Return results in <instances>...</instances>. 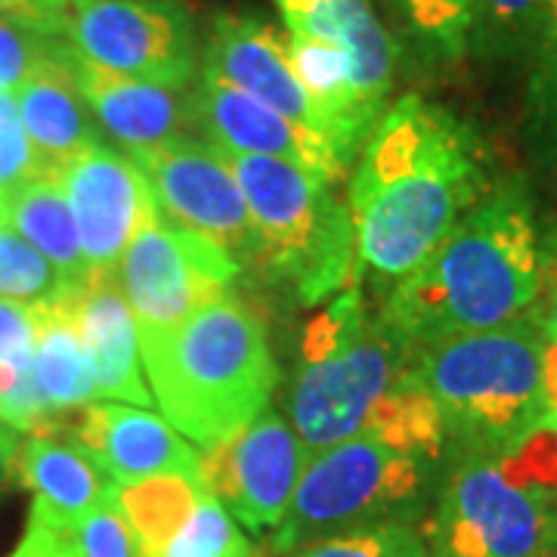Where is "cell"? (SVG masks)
I'll use <instances>...</instances> for the list:
<instances>
[{"mask_svg":"<svg viewBox=\"0 0 557 557\" xmlns=\"http://www.w3.org/2000/svg\"><path fill=\"white\" fill-rule=\"evenodd\" d=\"M486 193L478 131L421 94L399 97L362 146L350 183L357 258L381 278H406Z\"/></svg>","mask_w":557,"mask_h":557,"instance_id":"1","label":"cell"},{"mask_svg":"<svg viewBox=\"0 0 557 557\" xmlns=\"http://www.w3.org/2000/svg\"><path fill=\"white\" fill-rule=\"evenodd\" d=\"M539 226L523 180L486 189L416 273L399 278L381 322L416 357L440 341L498 329L533 313Z\"/></svg>","mask_w":557,"mask_h":557,"instance_id":"2","label":"cell"},{"mask_svg":"<svg viewBox=\"0 0 557 557\" xmlns=\"http://www.w3.org/2000/svg\"><path fill=\"white\" fill-rule=\"evenodd\" d=\"M152 399L196 446H218L258 418L276 394L267 325L245 298L226 295L168 329H139Z\"/></svg>","mask_w":557,"mask_h":557,"instance_id":"3","label":"cell"},{"mask_svg":"<svg viewBox=\"0 0 557 557\" xmlns=\"http://www.w3.org/2000/svg\"><path fill=\"white\" fill-rule=\"evenodd\" d=\"M545 335L533 317L418 350L412 375L458 456H505L545 421Z\"/></svg>","mask_w":557,"mask_h":557,"instance_id":"4","label":"cell"},{"mask_svg":"<svg viewBox=\"0 0 557 557\" xmlns=\"http://www.w3.org/2000/svg\"><path fill=\"white\" fill-rule=\"evenodd\" d=\"M409 354L366 307L359 285L319 313L300 341L298 375L288 391V424L310 456L357 437L379 403L409 369Z\"/></svg>","mask_w":557,"mask_h":557,"instance_id":"5","label":"cell"},{"mask_svg":"<svg viewBox=\"0 0 557 557\" xmlns=\"http://www.w3.org/2000/svg\"><path fill=\"white\" fill-rule=\"evenodd\" d=\"M214 146V143H211ZM263 242V270L285 278L304 304L335 295L354 278L357 236L350 208L332 183L295 161L223 152Z\"/></svg>","mask_w":557,"mask_h":557,"instance_id":"6","label":"cell"},{"mask_svg":"<svg viewBox=\"0 0 557 557\" xmlns=\"http://www.w3.org/2000/svg\"><path fill=\"white\" fill-rule=\"evenodd\" d=\"M428 458L357 434L307 458L298 490L267 555L282 557L319 539L399 520L421 490Z\"/></svg>","mask_w":557,"mask_h":557,"instance_id":"7","label":"cell"},{"mask_svg":"<svg viewBox=\"0 0 557 557\" xmlns=\"http://www.w3.org/2000/svg\"><path fill=\"white\" fill-rule=\"evenodd\" d=\"M421 539L428 557H557V502L505 456H458Z\"/></svg>","mask_w":557,"mask_h":557,"instance_id":"8","label":"cell"},{"mask_svg":"<svg viewBox=\"0 0 557 557\" xmlns=\"http://www.w3.org/2000/svg\"><path fill=\"white\" fill-rule=\"evenodd\" d=\"M62 38L78 60L121 78L189 87L201 69L183 0H72Z\"/></svg>","mask_w":557,"mask_h":557,"instance_id":"9","label":"cell"},{"mask_svg":"<svg viewBox=\"0 0 557 557\" xmlns=\"http://www.w3.org/2000/svg\"><path fill=\"white\" fill-rule=\"evenodd\" d=\"M127 156L149 180L164 223L218 242L239 260L242 270L263 267V242L255 230L242 186L218 146L208 139L180 137Z\"/></svg>","mask_w":557,"mask_h":557,"instance_id":"10","label":"cell"},{"mask_svg":"<svg viewBox=\"0 0 557 557\" xmlns=\"http://www.w3.org/2000/svg\"><path fill=\"white\" fill-rule=\"evenodd\" d=\"M239 273V260L218 242L159 218L127 245L115 282L139 329H168L226 298Z\"/></svg>","mask_w":557,"mask_h":557,"instance_id":"11","label":"cell"},{"mask_svg":"<svg viewBox=\"0 0 557 557\" xmlns=\"http://www.w3.org/2000/svg\"><path fill=\"white\" fill-rule=\"evenodd\" d=\"M310 453L270 406L201 456V483L245 530H273L285 518Z\"/></svg>","mask_w":557,"mask_h":557,"instance_id":"12","label":"cell"},{"mask_svg":"<svg viewBox=\"0 0 557 557\" xmlns=\"http://www.w3.org/2000/svg\"><path fill=\"white\" fill-rule=\"evenodd\" d=\"M62 193L78 226L81 255L90 276H115L127 245L143 226L159 220L149 180L127 152L109 146L87 149L57 168Z\"/></svg>","mask_w":557,"mask_h":557,"instance_id":"13","label":"cell"},{"mask_svg":"<svg viewBox=\"0 0 557 557\" xmlns=\"http://www.w3.org/2000/svg\"><path fill=\"white\" fill-rule=\"evenodd\" d=\"M199 72H208L223 84L255 97L304 134L332 146L317 102L307 97L288 62V35H282L276 25L248 13H218L201 47Z\"/></svg>","mask_w":557,"mask_h":557,"instance_id":"14","label":"cell"},{"mask_svg":"<svg viewBox=\"0 0 557 557\" xmlns=\"http://www.w3.org/2000/svg\"><path fill=\"white\" fill-rule=\"evenodd\" d=\"M72 437L90 453L115 486L180 474L201 480V453L168 418L143 406L90 403L69 421Z\"/></svg>","mask_w":557,"mask_h":557,"instance_id":"15","label":"cell"},{"mask_svg":"<svg viewBox=\"0 0 557 557\" xmlns=\"http://www.w3.org/2000/svg\"><path fill=\"white\" fill-rule=\"evenodd\" d=\"M193 102H196L199 131L208 137V143H214L223 152L295 161L329 183H338L347 171V164L335 156L329 143L304 134L270 106L223 84L208 72H199Z\"/></svg>","mask_w":557,"mask_h":557,"instance_id":"16","label":"cell"},{"mask_svg":"<svg viewBox=\"0 0 557 557\" xmlns=\"http://www.w3.org/2000/svg\"><path fill=\"white\" fill-rule=\"evenodd\" d=\"M288 35L338 44L354 65V90L362 112L379 124L394 90L399 47L372 0H276Z\"/></svg>","mask_w":557,"mask_h":557,"instance_id":"17","label":"cell"},{"mask_svg":"<svg viewBox=\"0 0 557 557\" xmlns=\"http://www.w3.org/2000/svg\"><path fill=\"white\" fill-rule=\"evenodd\" d=\"M69 72L94 119L124 152L156 149L196 131V102L189 87L109 75L78 60L69 47Z\"/></svg>","mask_w":557,"mask_h":557,"instance_id":"18","label":"cell"},{"mask_svg":"<svg viewBox=\"0 0 557 557\" xmlns=\"http://www.w3.org/2000/svg\"><path fill=\"white\" fill-rule=\"evenodd\" d=\"M75 325L90 359L97 397L149 409L156 399L139 366V332L131 304L121 295L115 276H90L69 292Z\"/></svg>","mask_w":557,"mask_h":557,"instance_id":"19","label":"cell"},{"mask_svg":"<svg viewBox=\"0 0 557 557\" xmlns=\"http://www.w3.org/2000/svg\"><path fill=\"white\" fill-rule=\"evenodd\" d=\"M16 474L32 490L35 518L60 530H75L90 511L115 496V483L75 437L35 434L25 437L16 458Z\"/></svg>","mask_w":557,"mask_h":557,"instance_id":"20","label":"cell"},{"mask_svg":"<svg viewBox=\"0 0 557 557\" xmlns=\"http://www.w3.org/2000/svg\"><path fill=\"white\" fill-rule=\"evenodd\" d=\"M65 53H69V44L60 60L44 65L35 78L25 81L13 94L28 143L35 146L50 177L69 159H75L87 149L106 146L100 124L69 72Z\"/></svg>","mask_w":557,"mask_h":557,"instance_id":"21","label":"cell"},{"mask_svg":"<svg viewBox=\"0 0 557 557\" xmlns=\"http://www.w3.org/2000/svg\"><path fill=\"white\" fill-rule=\"evenodd\" d=\"M3 223L28 242L38 255L53 263L72 288L87 282V263L81 255L78 226L72 205L57 177H38L22 183L10 196L0 199Z\"/></svg>","mask_w":557,"mask_h":557,"instance_id":"22","label":"cell"},{"mask_svg":"<svg viewBox=\"0 0 557 557\" xmlns=\"http://www.w3.org/2000/svg\"><path fill=\"white\" fill-rule=\"evenodd\" d=\"M32 375L38 381L40 394L47 397V403L62 416L100 399L69 295L35 304V366H32Z\"/></svg>","mask_w":557,"mask_h":557,"instance_id":"23","label":"cell"},{"mask_svg":"<svg viewBox=\"0 0 557 557\" xmlns=\"http://www.w3.org/2000/svg\"><path fill=\"white\" fill-rule=\"evenodd\" d=\"M381 22L418 60L449 65L474 50V0H372Z\"/></svg>","mask_w":557,"mask_h":557,"instance_id":"24","label":"cell"},{"mask_svg":"<svg viewBox=\"0 0 557 557\" xmlns=\"http://www.w3.org/2000/svg\"><path fill=\"white\" fill-rule=\"evenodd\" d=\"M205 493L208 490L199 478L164 474V478L139 480L131 486H115V505L131 523L139 552L146 557L174 539Z\"/></svg>","mask_w":557,"mask_h":557,"instance_id":"25","label":"cell"},{"mask_svg":"<svg viewBox=\"0 0 557 557\" xmlns=\"http://www.w3.org/2000/svg\"><path fill=\"white\" fill-rule=\"evenodd\" d=\"M474 50L486 57H523L542 35V0H474Z\"/></svg>","mask_w":557,"mask_h":557,"instance_id":"26","label":"cell"},{"mask_svg":"<svg viewBox=\"0 0 557 557\" xmlns=\"http://www.w3.org/2000/svg\"><path fill=\"white\" fill-rule=\"evenodd\" d=\"M146 557H255V548L233 523V515L205 493L174 539Z\"/></svg>","mask_w":557,"mask_h":557,"instance_id":"27","label":"cell"},{"mask_svg":"<svg viewBox=\"0 0 557 557\" xmlns=\"http://www.w3.org/2000/svg\"><path fill=\"white\" fill-rule=\"evenodd\" d=\"M72 285L53 270V263L38 255L28 242L0 223V298L40 304L65 298Z\"/></svg>","mask_w":557,"mask_h":557,"instance_id":"28","label":"cell"},{"mask_svg":"<svg viewBox=\"0 0 557 557\" xmlns=\"http://www.w3.org/2000/svg\"><path fill=\"white\" fill-rule=\"evenodd\" d=\"M65 50V38L35 22L0 13V94H16L44 65L57 62Z\"/></svg>","mask_w":557,"mask_h":557,"instance_id":"29","label":"cell"},{"mask_svg":"<svg viewBox=\"0 0 557 557\" xmlns=\"http://www.w3.org/2000/svg\"><path fill=\"white\" fill-rule=\"evenodd\" d=\"M282 557H428V548L406 520H387L319 539Z\"/></svg>","mask_w":557,"mask_h":557,"instance_id":"30","label":"cell"},{"mask_svg":"<svg viewBox=\"0 0 557 557\" xmlns=\"http://www.w3.org/2000/svg\"><path fill=\"white\" fill-rule=\"evenodd\" d=\"M38 177H50V174L38 159L35 146L28 143L16 100L10 94H0V199L20 189L22 183Z\"/></svg>","mask_w":557,"mask_h":557,"instance_id":"31","label":"cell"},{"mask_svg":"<svg viewBox=\"0 0 557 557\" xmlns=\"http://www.w3.org/2000/svg\"><path fill=\"white\" fill-rule=\"evenodd\" d=\"M72 536L84 557H143L131 523L115 505V496L81 520Z\"/></svg>","mask_w":557,"mask_h":557,"instance_id":"32","label":"cell"},{"mask_svg":"<svg viewBox=\"0 0 557 557\" xmlns=\"http://www.w3.org/2000/svg\"><path fill=\"white\" fill-rule=\"evenodd\" d=\"M0 362L32 372L35 366V304L0 298Z\"/></svg>","mask_w":557,"mask_h":557,"instance_id":"33","label":"cell"},{"mask_svg":"<svg viewBox=\"0 0 557 557\" xmlns=\"http://www.w3.org/2000/svg\"><path fill=\"white\" fill-rule=\"evenodd\" d=\"M530 317L536 319L545 341L557 344V218L539 233V295Z\"/></svg>","mask_w":557,"mask_h":557,"instance_id":"34","label":"cell"},{"mask_svg":"<svg viewBox=\"0 0 557 557\" xmlns=\"http://www.w3.org/2000/svg\"><path fill=\"white\" fill-rule=\"evenodd\" d=\"M7 557H84L72 530H60L47 520L28 515L20 545Z\"/></svg>","mask_w":557,"mask_h":557,"instance_id":"35","label":"cell"},{"mask_svg":"<svg viewBox=\"0 0 557 557\" xmlns=\"http://www.w3.org/2000/svg\"><path fill=\"white\" fill-rule=\"evenodd\" d=\"M69 3L72 0H0V13L25 22H35L40 28H47V32L62 35L65 16H69Z\"/></svg>","mask_w":557,"mask_h":557,"instance_id":"36","label":"cell"},{"mask_svg":"<svg viewBox=\"0 0 557 557\" xmlns=\"http://www.w3.org/2000/svg\"><path fill=\"white\" fill-rule=\"evenodd\" d=\"M20 431L13 424H7L0 418V493L7 490V483L16 474V458H20Z\"/></svg>","mask_w":557,"mask_h":557,"instance_id":"37","label":"cell"},{"mask_svg":"<svg viewBox=\"0 0 557 557\" xmlns=\"http://www.w3.org/2000/svg\"><path fill=\"white\" fill-rule=\"evenodd\" d=\"M542 35L545 47L557 53V0H542Z\"/></svg>","mask_w":557,"mask_h":557,"instance_id":"38","label":"cell"},{"mask_svg":"<svg viewBox=\"0 0 557 557\" xmlns=\"http://www.w3.org/2000/svg\"><path fill=\"white\" fill-rule=\"evenodd\" d=\"M255 557H267V555H260V552H255Z\"/></svg>","mask_w":557,"mask_h":557,"instance_id":"39","label":"cell"},{"mask_svg":"<svg viewBox=\"0 0 557 557\" xmlns=\"http://www.w3.org/2000/svg\"><path fill=\"white\" fill-rule=\"evenodd\" d=\"M552 421H557V416H555V418H552Z\"/></svg>","mask_w":557,"mask_h":557,"instance_id":"40","label":"cell"},{"mask_svg":"<svg viewBox=\"0 0 557 557\" xmlns=\"http://www.w3.org/2000/svg\"><path fill=\"white\" fill-rule=\"evenodd\" d=\"M0 223H3V218H0Z\"/></svg>","mask_w":557,"mask_h":557,"instance_id":"41","label":"cell"}]
</instances>
